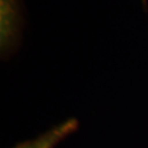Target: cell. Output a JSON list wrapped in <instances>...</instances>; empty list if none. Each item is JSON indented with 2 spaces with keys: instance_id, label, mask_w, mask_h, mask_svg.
Listing matches in <instances>:
<instances>
[{
  "instance_id": "cell-1",
  "label": "cell",
  "mask_w": 148,
  "mask_h": 148,
  "mask_svg": "<svg viewBox=\"0 0 148 148\" xmlns=\"http://www.w3.org/2000/svg\"><path fill=\"white\" fill-rule=\"evenodd\" d=\"M79 128V121L74 117L66 120L64 122L57 125L48 131H46L34 140L22 142L12 148H56L62 141L75 133Z\"/></svg>"
},
{
  "instance_id": "cell-2",
  "label": "cell",
  "mask_w": 148,
  "mask_h": 148,
  "mask_svg": "<svg viewBox=\"0 0 148 148\" xmlns=\"http://www.w3.org/2000/svg\"><path fill=\"white\" fill-rule=\"evenodd\" d=\"M142 4H143V8H145V10H147V0H142Z\"/></svg>"
}]
</instances>
